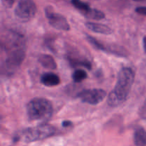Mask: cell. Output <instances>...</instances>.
Listing matches in <instances>:
<instances>
[{"mask_svg":"<svg viewBox=\"0 0 146 146\" xmlns=\"http://www.w3.org/2000/svg\"><path fill=\"white\" fill-rule=\"evenodd\" d=\"M27 113L29 121L46 122L53 115L52 104L46 98H33L27 104Z\"/></svg>","mask_w":146,"mask_h":146,"instance_id":"cell-3","label":"cell"},{"mask_svg":"<svg viewBox=\"0 0 146 146\" xmlns=\"http://www.w3.org/2000/svg\"><path fill=\"white\" fill-rule=\"evenodd\" d=\"M135 11H136L138 14L146 16V7H138V8L135 9Z\"/></svg>","mask_w":146,"mask_h":146,"instance_id":"cell-17","label":"cell"},{"mask_svg":"<svg viewBox=\"0 0 146 146\" xmlns=\"http://www.w3.org/2000/svg\"><path fill=\"white\" fill-rule=\"evenodd\" d=\"M75 56H74V55H69L68 56V61L71 66H83L89 70L91 69V64L88 60H87L86 58H84L82 56H78L76 55Z\"/></svg>","mask_w":146,"mask_h":146,"instance_id":"cell-12","label":"cell"},{"mask_svg":"<svg viewBox=\"0 0 146 146\" xmlns=\"http://www.w3.org/2000/svg\"><path fill=\"white\" fill-rule=\"evenodd\" d=\"M71 4L86 18L94 20H101L105 18L104 12L91 8L87 3L81 0H71Z\"/></svg>","mask_w":146,"mask_h":146,"instance_id":"cell-8","label":"cell"},{"mask_svg":"<svg viewBox=\"0 0 146 146\" xmlns=\"http://www.w3.org/2000/svg\"><path fill=\"white\" fill-rule=\"evenodd\" d=\"M45 14L49 24L54 28L61 31H69L70 25L66 19L61 14L56 13L52 7H46L45 9Z\"/></svg>","mask_w":146,"mask_h":146,"instance_id":"cell-7","label":"cell"},{"mask_svg":"<svg viewBox=\"0 0 146 146\" xmlns=\"http://www.w3.org/2000/svg\"><path fill=\"white\" fill-rule=\"evenodd\" d=\"M107 96L105 90L95 88V89L84 90L77 95V98H79L82 102L90 105H97L104 101Z\"/></svg>","mask_w":146,"mask_h":146,"instance_id":"cell-6","label":"cell"},{"mask_svg":"<svg viewBox=\"0 0 146 146\" xmlns=\"http://www.w3.org/2000/svg\"><path fill=\"white\" fill-rule=\"evenodd\" d=\"M56 133V129L53 125L42 123L35 127L23 130L16 138L25 143H31L49 138L55 135Z\"/></svg>","mask_w":146,"mask_h":146,"instance_id":"cell-4","label":"cell"},{"mask_svg":"<svg viewBox=\"0 0 146 146\" xmlns=\"http://www.w3.org/2000/svg\"><path fill=\"white\" fill-rule=\"evenodd\" d=\"M1 49L4 52L1 73L11 75L21 66L25 58L26 39L24 35L14 31L7 32L1 37Z\"/></svg>","mask_w":146,"mask_h":146,"instance_id":"cell-1","label":"cell"},{"mask_svg":"<svg viewBox=\"0 0 146 146\" xmlns=\"http://www.w3.org/2000/svg\"><path fill=\"white\" fill-rule=\"evenodd\" d=\"M36 11V5L34 0H19L14 10V14L19 19L27 22L34 19Z\"/></svg>","mask_w":146,"mask_h":146,"instance_id":"cell-5","label":"cell"},{"mask_svg":"<svg viewBox=\"0 0 146 146\" xmlns=\"http://www.w3.org/2000/svg\"><path fill=\"white\" fill-rule=\"evenodd\" d=\"M86 38L88 42L97 49H99L104 52L108 53V54H114V55L118 56H126V51L122 47L117 46L115 45L106 46L105 45V44L98 41L94 37L90 35H87Z\"/></svg>","mask_w":146,"mask_h":146,"instance_id":"cell-9","label":"cell"},{"mask_svg":"<svg viewBox=\"0 0 146 146\" xmlns=\"http://www.w3.org/2000/svg\"><path fill=\"white\" fill-rule=\"evenodd\" d=\"M143 48L146 52V36H145L143 38Z\"/></svg>","mask_w":146,"mask_h":146,"instance_id":"cell-19","label":"cell"},{"mask_svg":"<svg viewBox=\"0 0 146 146\" xmlns=\"http://www.w3.org/2000/svg\"><path fill=\"white\" fill-rule=\"evenodd\" d=\"M62 125L64 127H65V128H66V127H69L71 125H72V123L69 121H64L62 123Z\"/></svg>","mask_w":146,"mask_h":146,"instance_id":"cell-18","label":"cell"},{"mask_svg":"<svg viewBox=\"0 0 146 146\" xmlns=\"http://www.w3.org/2000/svg\"><path fill=\"white\" fill-rule=\"evenodd\" d=\"M61 82L59 76L54 73H46L41 77V83L48 87L56 86Z\"/></svg>","mask_w":146,"mask_h":146,"instance_id":"cell-11","label":"cell"},{"mask_svg":"<svg viewBox=\"0 0 146 146\" xmlns=\"http://www.w3.org/2000/svg\"><path fill=\"white\" fill-rule=\"evenodd\" d=\"M135 80V72L129 67L121 68L114 89L108 97V105L116 107L125 102L129 96Z\"/></svg>","mask_w":146,"mask_h":146,"instance_id":"cell-2","label":"cell"},{"mask_svg":"<svg viewBox=\"0 0 146 146\" xmlns=\"http://www.w3.org/2000/svg\"><path fill=\"white\" fill-rule=\"evenodd\" d=\"M86 27L91 31L96 33H98V34L108 35V34H111L113 33V29L110 28L108 26L103 24H99V23L86 22Z\"/></svg>","mask_w":146,"mask_h":146,"instance_id":"cell-10","label":"cell"},{"mask_svg":"<svg viewBox=\"0 0 146 146\" xmlns=\"http://www.w3.org/2000/svg\"><path fill=\"white\" fill-rule=\"evenodd\" d=\"M134 143L136 146H146V131L143 128L135 130L133 137Z\"/></svg>","mask_w":146,"mask_h":146,"instance_id":"cell-14","label":"cell"},{"mask_svg":"<svg viewBox=\"0 0 146 146\" xmlns=\"http://www.w3.org/2000/svg\"><path fill=\"white\" fill-rule=\"evenodd\" d=\"M39 62L44 68H48V69L54 70L56 68L57 65L55 60L51 56L48 54H42L39 56Z\"/></svg>","mask_w":146,"mask_h":146,"instance_id":"cell-13","label":"cell"},{"mask_svg":"<svg viewBox=\"0 0 146 146\" xmlns=\"http://www.w3.org/2000/svg\"><path fill=\"white\" fill-rule=\"evenodd\" d=\"M133 1H144V0H133Z\"/></svg>","mask_w":146,"mask_h":146,"instance_id":"cell-20","label":"cell"},{"mask_svg":"<svg viewBox=\"0 0 146 146\" xmlns=\"http://www.w3.org/2000/svg\"><path fill=\"white\" fill-rule=\"evenodd\" d=\"M87 78V73L83 69H77L74 72L72 78L75 83H80Z\"/></svg>","mask_w":146,"mask_h":146,"instance_id":"cell-15","label":"cell"},{"mask_svg":"<svg viewBox=\"0 0 146 146\" xmlns=\"http://www.w3.org/2000/svg\"><path fill=\"white\" fill-rule=\"evenodd\" d=\"M14 1L15 0H1V3L4 7H7V8H10L13 6Z\"/></svg>","mask_w":146,"mask_h":146,"instance_id":"cell-16","label":"cell"}]
</instances>
